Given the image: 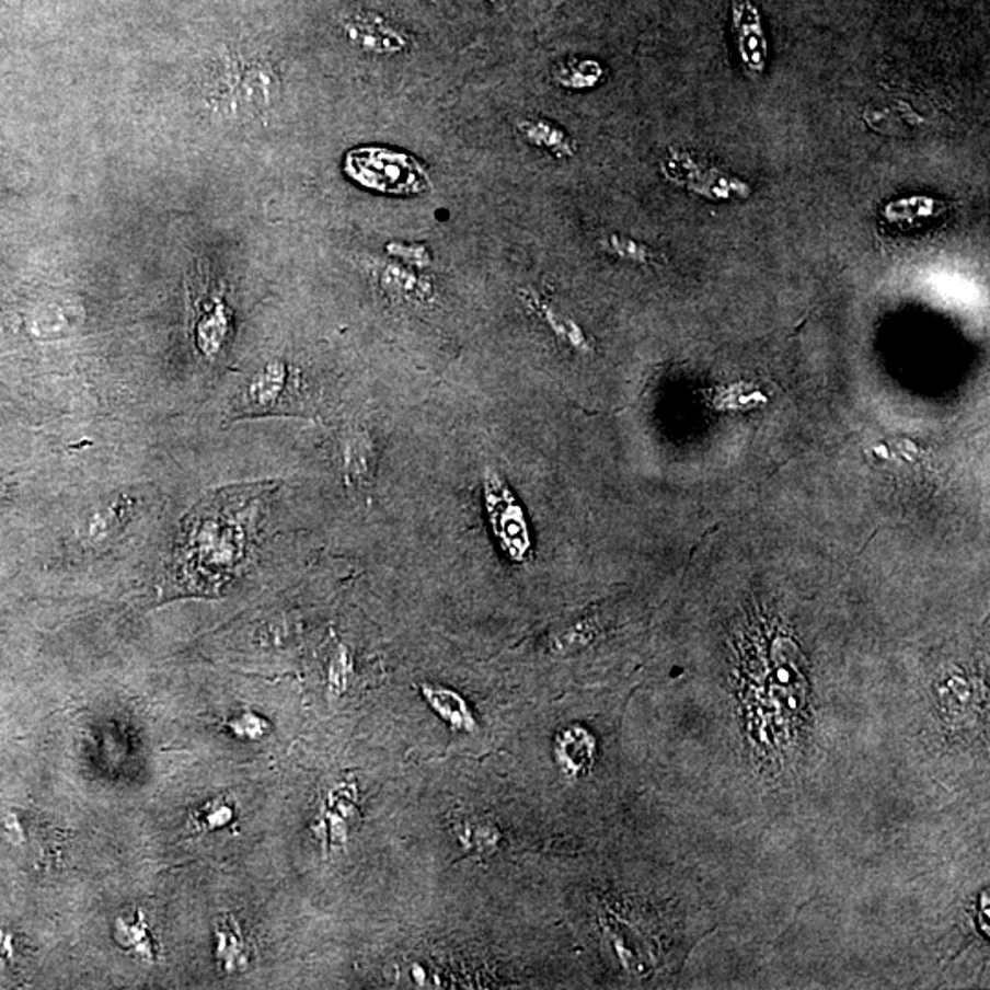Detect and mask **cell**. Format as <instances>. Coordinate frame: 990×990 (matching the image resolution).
<instances>
[{"label":"cell","instance_id":"1","mask_svg":"<svg viewBox=\"0 0 990 990\" xmlns=\"http://www.w3.org/2000/svg\"><path fill=\"white\" fill-rule=\"evenodd\" d=\"M345 173L367 189L394 197L423 195L429 189L428 171L423 163L389 147L367 146L347 152Z\"/></svg>","mask_w":990,"mask_h":990},{"label":"cell","instance_id":"2","mask_svg":"<svg viewBox=\"0 0 990 990\" xmlns=\"http://www.w3.org/2000/svg\"><path fill=\"white\" fill-rule=\"evenodd\" d=\"M484 505L495 540L513 562L527 563L532 557V538L523 508L499 473L486 468L483 475Z\"/></svg>","mask_w":990,"mask_h":990},{"label":"cell","instance_id":"3","mask_svg":"<svg viewBox=\"0 0 990 990\" xmlns=\"http://www.w3.org/2000/svg\"><path fill=\"white\" fill-rule=\"evenodd\" d=\"M135 513V499L116 495L113 499L97 503L89 508L79 521L78 538L85 545L96 546L111 543L124 530Z\"/></svg>","mask_w":990,"mask_h":990},{"label":"cell","instance_id":"4","mask_svg":"<svg viewBox=\"0 0 990 990\" xmlns=\"http://www.w3.org/2000/svg\"><path fill=\"white\" fill-rule=\"evenodd\" d=\"M288 367L283 361H270L242 389L241 405L244 410H274L287 391Z\"/></svg>","mask_w":990,"mask_h":990},{"label":"cell","instance_id":"5","mask_svg":"<svg viewBox=\"0 0 990 990\" xmlns=\"http://www.w3.org/2000/svg\"><path fill=\"white\" fill-rule=\"evenodd\" d=\"M350 41L364 50L377 54H396L407 46L404 35L377 15H358L347 24Z\"/></svg>","mask_w":990,"mask_h":990},{"label":"cell","instance_id":"6","mask_svg":"<svg viewBox=\"0 0 990 990\" xmlns=\"http://www.w3.org/2000/svg\"><path fill=\"white\" fill-rule=\"evenodd\" d=\"M345 477L350 484H364L371 479L375 446L366 431L355 429L345 435L344 446Z\"/></svg>","mask_w":990,"mask_h":990},{"label":"cell","instance_id":"7","mask_svg":"<svg viewBox=\"0 0 990 990\" xmlns=\"http://www.w3.org/2000/svg\"><path fill=\"white\" fill-rule=\"evenodd\" d=\"M424 698L428 699L431 709L456 730H475V720L468 709L467 701L448 688L424 684Z\"/></svg>","mask_w":990,"mask_h":990},{"label":"cell","instance_id":"8","mask_svg":"<svg viewBox=\"0 0 990 990\" xmlns=\"http://www.w3.org/2000/svg\"><path fill=\"white\" fill-rule=\"evenodd\" d=\"M521 296H523V301L527 303V307H529L534 314L540 315L541 320L545 321L546 325L551 326L552 333L556 334L557 338L567 342L568 345H573L574 349L584 350V353L589 350L586 336H584V333H582L576 323H573L571 320H565V318H562V314H557L556 310L552 309L551 304L546 303V301H543L534 290H525V292H521Z\"/></svg>","mask_w":990,"mask_h":990},{"label":"cell","instance_id":"9","mask_svg":"<svg viewBox=\"0 0 990 990\" xmlns=\"http://www.w3.org/2000/svg\"><path fill=\"white\" fill-rule=\"evenodd\" d=\"M518 129L530 143L549 149L556 157H573V140L556 124L546 119H525L519 122Z\"/></svg>","mask_w":990,"mask_h":990},{"label":"cell","instance_id":"10","mask_svg":"<svg viewBox=\"0 0 990 990\" xmlns=\"http://www.w3.org/2000/svg\"><path fill=\"white\" fill-rule=\"evenodd\" d=\"M586 732L580 728H571L557 736L556 739V760L567 774L580 772L586 763L591 761V747L578 750L582 743L586 741Z\"/></svg>","mask_w":990,"mask_h":990},{"label":"cell","instance_id":"11","mask_svg":"<svg viewBox=\"0 0 990 990\" xmlns=\"http://www.w3.org/2000/svg\"><path fill=\"white\" fill-rule=\"evenodd\" d=\"M600 76V67L592 61H568L563 62L554 70V78L557 83L571 89H582L597 83Z\"/></svg>","mask_w":990,"mask_h":990},{"label":"cell","instance_id":"12","mask_svg":"<svg viewBox=\"0 0 990 990\" xmlns=\"http://www.w3.org/2000/svg\"><path fill=\"white\" fill-rule=\"evenodd\" d=\"M219 957L225 959L226 970H233V967H244L246 963V943L241 935V930L237 923L231 926H225L219 930Z\"/></svg>","mask_w":990,"mask_h":990},{"label":"cell","instance_id":"13","mask_svg":"<svg viewBox=\"0 0 990 990\" xmlns=\"http://www.w3.org/2000/svg\"><path fill=\"white\" fill-rule=\"evenodd\" d=\"M231 818V807L225 799H217L214 804L206 805L204 809L193 815L192 821L200 831L204 829H217L228 824Z\"/></svg>","mask_w":990,"mask_h":990},{"label":"cell","instance_id":"14","mask_svg":"<svg viewBox=\"0 0 990 990\" xmlns=\"http://www.w3.org/2000/svg\"><path fill=\"white\" fill-rule=\"evenodd\" d=\"M388 252L393 257H399V260L405 261L410 265L418 266V268H426V266L431 265V255H429L428 248L423 246V244L391 242V244H388Z\"/></svg>","mask_w":990,"mask_h":990},{"label":"cell","instance_id":"15","mask_svg":"<svg viewBox=\"0 0 990 990\" xmlns=\"http://www.w3.org/2000/svg\"><path fill=\"white\" fill-rule=\"evenodd\" d=\"M609 250L613 252V254L620 255V257H625V260L638 261V263H646L652 257L649 254V250L646 246H642L638 242L630 241V239H622V237H611L608 242Z\"/></svg>","mask_w":990,"mask_h":990},{"label":"cell","instance_id":"16","mask_svg":"<svg viewBox=\"0 0 990 990\" xmlns=\"http://www.w3.org/2000/svg\"><path fill=\"white\" fill-rule=\"evenodd\" d=\"M231 730L235 732L239 737L246 739H257L265 734L266 723L254 714H244L237 717L230 723Z\"/></svg>","mask_w":990,"mask_h":990},{"label":"cell","instance_id":"17","mask_svg":"<svg viewBox=\"0 0 990 990\" xmlns=\"http://www.w3.org/2000/svg\"><path fill=\"white\" fill-rule=\"evenodd\" d=\"M488 2L492 7L499 8V10L507 4V0H488Z\"/></svg>","mask_w":990,"mask_h":990}]
</instances>
